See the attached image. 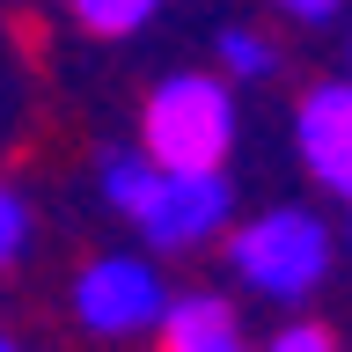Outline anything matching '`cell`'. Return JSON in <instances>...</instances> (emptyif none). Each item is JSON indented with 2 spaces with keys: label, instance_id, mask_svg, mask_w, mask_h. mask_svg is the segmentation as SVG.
Segmentation results:
<instances>
[{
  "label": "cell",
  "instance_id": "cell-1",
  "mask_svg": "<svg viewBox=\"0 0 352 352\" xmlns=\"http://www.w3.org/2000/svg\"><path fill=\"white\" fill-rule=\"evenodd\" d=\"M235 140L242 118L228 74H169V81H154L147 110H140V147L154 169H228Z\"/></svg>",
  "mask_w": 352,
  "mask_h": 352
},
{
  "label": "cell",
  "instance_id": "cell-2",
  "mask_svg": "<svg viewBox=\"0 0 352 352\" xmlns=\"http://www.w3.org/2000/svg\"><path fill=\"white\" fill-rule=\"evenodd\" d=\"M330 228L308 206H264L228 235V272L257 301H308L330 279Z\"/></svg>",
  "mask_w": 352,
  "mask_h": 352
},
{
  "label": "cell",
  "instance_id": "cell-3",
  "mask_svg": "<svg viewBox=\"0 0 352 352\" xmlns=\"http://www.w3.org/2000/svg\"><path fill=\"white\" fill-rule=\"evenodd\" d=\"M125 220L140 228L154 257H184L235 228V184H228V169H154L147 198Z\"/></svg>",
  "mask_w": 352,
  "mask_h": 352
},
{
  "label": "cell",
  "instance_id": "cell-4",
  "mask_svg": "<svg viewBox=\"0 0 352 352\" xmlns=\"http://www.w3.org/2000/svg\"><path fill=\"white\" fill-rule=\"evenodd\" d=\"M162 301H169V286H162L154 257H140V250H110V257H88L74 272V323L96 330V338H140V330H154Z\"/></svg>",
  "mask_w": 352,
  "mask_h": 352
},
{
  "label": "cell",
  "instance_id": "cell-5",
  "mask_svg": "<svg viewBox=\"0 0 352 352\" xmlns=\"http://www.w3.org/2000/svg\"><path fill=\"white\" fill-rule=\"evenodd\" d=\"M294 154L330 198H352V81H316L294 103Z\"/></svg>",
  "mask_w": 352,
  "mask_h": 352
},
{
  "label": "cell",
  "instance_id": "cell-6",
  "mask_svg": "<svg viewBox=\"0 0 352 352\" xmlns=\"http://www.w3.org/2000/svg\"><path fill=\"white\" fill-rule=\"evenodd\" d=\"M154 338H162V352H250V330H242L235 301L228 294H206V286L169 294Z\"/></svg>",
  "mask_w": 352,
  "mask_h": 352
},
{
  "label": "cell",
  "instance_id": "cell-7",
  "mask_svg": "<svg viewBox=\"0 0 352 352\" xmlns=\"http://www.w3.org/2000/svg\"><path fill=\"white\" fill-rule=\"evenodd\" d=\"M96 184H103V206H110V213H132V206L147 198V184H154L147 147H110L103 162H96Z\"/></svg>",
  "mask_w": 352,
  "mask_h": 352
},
{
  "label": "cell",
  "instance_id": "cell-8",
  "mask_svg": "<svg viewBox=\"0 0 352 352\" xmlns=\"http://www.w3.org/2000/svg\"><path fill=\"white\" fill-rule=\"evenodd\" d=\"M213 59H220V74L228 81H264V74H279V44L264 37V30H220V44H213Z\"/></svg>",
  "mask_w": 352,
  "mask_h": 352
},
{
  "label": "cell",
  "instance_id": "cell-9",
  "mask_svg": "<svg viewBox=\"0 0 352 352\" xmlns=\"http://www.w3.org/2000/svg\"><path fill=\"white\" fill-rule=\"evenodd\" d=\"M66 8H74V22L96 30V37H132V30H147V22L162 15V0H66Z\"/></svg>",
  "mask_w": 352,
  "mask_h": 352
},
{
  "label": "cell",
  "instance_id": "cell-10",
  "mask_svg": "<svg viewBox=\"0 0 352 352\" xmlns=\"http://www.w3.org/2000/svg\"><path fill=\"white\" fill-rule=\"evenodd\" d=\"M22 250H30V206L15 184H0V264H15Z\"/></svg>",
  "mask_w": 352,
  "mask_h": 352
},
{
  "label": "cell",
  "instance_id": "cell-11",
  "mask_svg": "<svg viewBox=\"0 0 352 352\" xmlns=\"http://www.w3.org/2000/svg\"><path fill=\"white\" fill-rule=\"evenodd\" d=\"M264 352H338V338H330L323 323H286V330H279V338H272Z\"/></svg>",
  "mask_w": 352,
  "mask_h": 352
},
{
  "label": "cell",
  "instance_id": "cell-12",
  "mask_svg": "<svg viewBox=\"0 0 352 352\" xmlns=\"http://www.w3.org/2000/svg\"><path fill=\"white\" fill-rule=\"evenodd\" d=\"M279 15H294V22H330L338 8H352V0H272Z\"/></svg>",
  "mask_w": 352,
  "mask_h": 352
},
{
  "label": "cell",
  "instance_id": "cell-13",
  "mask_svg": "<svg viewBox=\"0 0 352 352\" xmlns=\"http://www.w3.org/2000/svg\"><path fill=\"white\" fill-rule=\"evenodd\" d=\"M345 242H352V198H345Z\"/></svg>",
  "mask_w": 352,
  "mask_h": 352
},
{
  "label": "cell",
  "instance_id": "cell-14",
  "mask_svg": "<svg viewBox=\"0 0 352 352\" xmlns=\"http://www.w3.org/2000/svg\"><path fill=\"white\" fill-rule=\"evenodd\" d=\"M0 352H22V345H15V338H0Z\"/></svg>",
  "mask_w": 352,
  "mask_h": 352
},
{
  "label": "cell",
  "instance_id": "cell-15",
  "mask_svg": "<svg viewBox=\"0 0 352 352\" xmlns=\"http://www.w3.org/2000/svg\"><path fill=\"white\" fill-rule=\"evenodd\" d=\"M345 66H352V37H345ZM345 81H352V74H345Z\"/></svg>",
  "mask_w": 352,
  "mask_h": 352
}]
</instances>
